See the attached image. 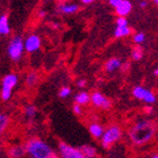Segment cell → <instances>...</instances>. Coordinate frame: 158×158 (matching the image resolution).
Returning <instances> with one entry per match:
<instances>
[{
    "label": "cell",
    "instance_id": "cell-32",
    "mask_svg": "<svg viewBox=\"0 0 158 158\" xmlns=\"http://www.w3.org/2000/svg\"><path fill=\"white\" fill-rule=\"evenodd\" d=\"M154 75H155V76H158V68L154 71Z\"/></svg>",
    "mask_w": 158,
    "mask_h": 158
},
{
    "label": "cell",
    "instance_id": "cell-31",
    "mask_svg": "<svg viewBox=\"0 0 158 158\" xmlns=\"http://www.w3.org/2000/svg\"><path fill=\"white\" fill-rule=\"evenodd\" d=\"M40 16H45V11H41V13H40Z\"/></svg>",
    "mask_w": 158,
    "mask_h": 158
},
{
    "label": "cell",
    "instance_id": "cell-35",
    "mask_svg": "<svg viewBox=\"0 0 158 158\" xmlns=\"http://www.w3.org/2000/svg\"><path fill=\"white\" fill-rule=\"evenodd\" d=\"M94 158H97V157H94Z\"/></svg>",
    "mask_w": 158,
    "mask_h": 158
},
{
    "label": "cell",
    "instance_id": "cell-17",
    "mask_svg": "<svg viewBox=\"0 0 158 158\" xmlns=\"http://www.w3.org/2000/svg\"><path fill=\"white\" fill-rule=\"evenodd\" d=\"M10 118L7 114H3V113H0V137L2 135L5 130L7 129V127L9 125Z\"/></svg>",
    "mask_w": 158,
    "mask_h": 158
},
{
    "label": "cell",
    "instance_id": "cell-23",
    "mask_svg": "<svg viewBox=\"0 0 158 158\" xmlns=\"http://www.w3.org/2000/svg\"><path fill=\"white\" fill-rule=\"evenodd\" d=\"M70 94H71V89H70V87H68V86H64V87H62V88L59 90V96L61 98H67Z\"/></svg>",
    "mask_w": 158,
    "mask_h": 158
},
{
    "label": "cell",
    "instance_id": "cell-7",
    "mask_svg": "<svg viewBox=\"0 0 158 158\" xmlns=\"http://www.w3.org/2000/svg\"><path fill=\"white\" fill-rule=\"evenodd\" d=\"M132 95L135 96L137 99L143 101L147 104H154L156 102V96L152 90L143 88L141 86H137L132 90Z\"/></svg>",
    "mask_w": 158,
    "mask_h": 158
},
{
    "label": "cell",
    "instance_id": "cell-28",
    "mask_svg": "<svg viewBox=\"0 0 158 158\" xmlns=\"http://www.w3.org/2000/svg\"><path fill=\"white\" fill-rule=\"evenodd\" d=\"M77 86H78V87H80V88L85 87V86H86V80H85V79H80V80H78V81H77Z\"/></svg>",
    "mask_w": 158,
    "mask_h": 158
},
{
    "label": "cell",
    "instance_id": "cell-29",
    "mask_svg": "<svg viewBox=\"0 0 158 158\" xmlns=\"http://www.w3.org/2000/svg\"><path fill=\"white\" fill-rule=\"evenodd\" d=\"M82 3H92L94 2V0H80Z\"/></svg>",
    "mask_w": 158,
    "mask_h": 158
},
{
    "label": "cell",
    "instance_id": "cell-18",
    "mask_svg": "<svg viewBox=\"0 0 158 158\" xmlns=\"http://www.w3.org/2000/svg\"><path fill=\"white\" fill-rule=\"evenodd\" d=\"M59 10L63 14H73L78 10V6L75 3H73V5H67L66 3V5H61L59 7Z\"/></svg>",
    "mask_w": 158,
    "mask_h": 158
},
{
    "label": "cell",
    "instance_id": "cell-12",
    "mask_svg": "<svg viewBox=\"0 0 158 158\" xmlns=\"http://www.w3.org/2000/svg\"><path fill=\"white\" fill-rule=\"evenodd\" d=\"M10 33V27L8 23V16L7 15H1L0 16V35H8Z\"/></svg>",
    "mask_w": 158,
    "mask_h": 158
},
{
    "label": "cell",
    "instance_id": "cell-21",
    "mask_svg": "<svg viewBox=\"0 0 158 158\" xmlns=\"http://www.w3.org/2000/svg\"><path fill=\"white\" fill-rule=\"evenodd\" d=\"M142 56H143V52H142V49L140 48V46L138 45L137 48L133 49V51H132V59L140 60L142 58Z\"/></svg>",
    "mask_w": 158,
    "mask_h": 158
},
{
    "label": "cell",
    "instance_id": "cell-2",
    "mask_svg": "<svg viewBox=\"0 0 158 158\" xmlns=\"http://www.w3.org/2000/svg\"><path fill=\"white\" fill-rule=\"evenodd\" d=\"M26 154L31 158H60L56 152L45 141L39 138H32L25 143Z\"/></svg>",
    "mask_w": 158,
    "mask_h": 158
},
{
    "label": "cell",
    "instance_id": "cell-9",
    "mask_svg": "<svg viewBox=\"0 0 158 158\" xmlns=\"http://www.w3.org/2000/svg\"><path fill=\"white\" fill-rule=\"evenodd\" d=\"M40 46H41V39L36 34L30 35L25 41V50L27 52H35V51H37L40 49Z\"/></svg>",
    "mask_w": 158,
    "mask_h": 158
},
{
    "label": "cell",
    "instance_id": "cell-24",
    "mask_svg": "<svg viewBox=\"0 0 158 158\" xmlns=\"http://www.w3.org/2000/svg\"><path fill=\"white\" fill-rule=\"evenodd\" d=\"M133 41H135L137 44L142 43L143 41H145V34L143 33H137L135 36H133Z\"/></svg>",
    "mask_w": 158,
    "mask_h": 158
},
{
    "label": "cell",
    "instance_id": "cell-13",
    "mask_svg": "<svg viewBox=\"0 0 158 158\" xmlns=\"http://www.w3.org/2000/svg\"><path fill=\"white\" fill-rule=\"evenodd\" d=\"M90 102V95L87 92H80L75 96V103L79 104L80 106L87 105Z\"/></svg>",
    "mask_w": 158,
    "mask_h": 158
},
{
    "label": "cell",
    "instance_id": "cell-4",
    "mask_svg": "<svg viewBox=\"0 0 158 158\" xmlns=\"http://www.w3.org/2000/svg\"><path fill=\"white\" fill-rule=\"evenodd\" d=\"M17 84H18V77L15 73H8L3 77L2 84H1V92H0V97L2 101L10 99L13 89L16 87Z\"/></svg>",
    "mask_w": 158,
    "mask_h": 158
},
{
    "label": "cell",
    "instance_id": "cell-22",
    "mask_svg": "<svg viewBox=\"0 0 158 158\" xmlns=\"http://www.w3.org/2000/svg\"><path fill=\"white\" fill-rule=\"evenodd\" d=\"M37 81V75L35 73H28V76L26 78V84L28 86H34Z\"/></svg>",
    "mask_w": 158,
    "mask_h": 158
},
{
    "label": "cell",
    "instance_id": "cell-27",
    "mask_svg": "<svg viewBox=\"0 0 158 158\" xmlns=\"http://www.w3.org/2000/svg\"><path fill=\"white\" fill-rule=\"evenodd\" d=\"M122 1H123V0H110V5L116 8L118 6H120V5H121Z\"/></svg>",
    "mask_w": 158,
    "mask_h": 158
},
{
    "label": "cell",
    "instance_id": "cell-16",
    "mask_svg": "<svg viewBox=\"0 0 158 158\" xmlns=\"http://www.w3.org/2000/svg\"><path fill=\"white\" fill-rule=\"evenodd\" d=\"M80 149H81L82 154H84L87 158H94V157H96V155H97V150H96V148L94 147V146L84 145Z\"/></svg>",
    "mask_w": 158,
    "mask_h": 158
},
{
    "label": "cell",
    "instance_id": "cell-30",
    "mask_svg": "<svg viewBox=\"0 0 158 158\" xmlns=\"http://www.w3.org/2000/svg\"><path fill=\"white\" fill-rule=\"evenodd\" d=\"M140 6H141V8H145V7L147 6V2H146V1H141V2H140Z\"/></svg>",
    "mask_w": 158,
    "mask_h": 158
},
{
    "label": "cell",
    "instance_id": "cell-26",
    "mask_svg": "<svg viewBox=\"0 0 158 158\" xmlns=\"http://www.w3.org/2000/svg\"><path fill=\"white\" fill-rule=\"evenodd\" d=\"M73 113L76 114V115H80L82 113V109H81V106L79 105V104H73Z\"/></svg>",
    "mask_w": 158,
    "mask_h": 158
},
{
    "label": "cell",
    "instance_id": "cell-25",
    "mask_svg": "<svg viewBox=\"0 0 158 158\" xmlns=\"http://www.w3.org/2000/svg\"><path fill=\"white\" fill-rule=\"evenodd\" d=\"M116 25H118V27H127L128 26V20L125 19L124 17H118L116 19Z\"/></svg>",
    "mask_w": 158,
    "mask_h": 158
},
{
    "label": "cell",
    "instance_id": "cell-33",
    "mask_svg": "<svg viewBox=\"0 0 158 158\" xmlns=\"http://www.w3.org/2000/svg\"><path fill=\"white\" fill-rule=\"evenodd\" d=\"M152 158H158V154H154V155L152 156Z\"/></svg>",
    "mask_w": 158,
    "mask_h": 158
},
{
    "label": "cell",
    "instance_id": "cell-5",
    "mask_svg": "<svg viewBox=\"0 0 158 158\" xmlns=\"http://www.w3.org/2000/svg\"><path fill=\"white\" fill-rule=\"evenodd\" d=\"M24 50H25V42L23 41V39L20 36H15L10 41L8 49H7V53L10 59L17 62L23 56Z\"/></svg>",
    "mask_w": 158,
    "mask_h": 158
},
{
    "label": "cell",
    "instance_id": "cell-6",
    "mask_svg": "<svg viewBox=\"0 0 158 158\" xmlns=\"http://www.w3.org/2000/svg\"><path fill=\"white\" fill-rule=\"evenodd\" d=\"M60 158H87L82 154L81 149L70 146L69 143L60 141L58 145Z\"/></svg>",
    "mask_w": 158,
    "mask_h": 158
},
{
    "label": "cell",
    "instance_id": "cell-1",
    "mask_svg": "<svg viewBox=\"0 0 158 158\" xmlns=\"http://www.w3.org/2000/svg\"><path fill=\"white\" fill-rule=\"evenodd\" d=\"M157 133V125L152 120H140L130 127L128 137L132 145L143 146L150 142Z\"/></svg>",
    "mask_w": 158,
    "mask_h": 158
},
{
    "label": "cell",
    "instance_id": "cell-34",
    "mask_svg": "<svg viewBox=\"0 0 158 158\" xmlns=\"http://www.w3.org/2000/svg\"><path fill=\"white\" fill-rule=\"evenodd\" d=\"M155 2H156V3H157V5H158V0H155Z\"/></svg>",
    "mask_w": 158,
    "mask_h": 158
},
{
    "label": "cell",
    "instance_id": "cell-8",
    "mask_svg": "<svg viewBox=\"0 0 158 158\" xmlns=\"http://www.w3.org/2000/svg\"><path fill=\"white\" fill-rule=\"evenodd\" d=\"M90 102L94 106L102 110H110L112 106V102L105 95H103L102 93L99 92L93 93L90 95Z\"/></svg>",
    "mask_w": 158,
    "mask_h": 158
},
{
    "label": "cell",
    "instance_id": "cell-20",
    "mask_svg": "<svg viewBox=\"0 0 158 158\" xmlns=\"http://www.w3.org/2000/svg\"><path fill=\"white\" fill-rule=\"evenodd\" d=\"M24 113H25V115L28 118H33L34 116L36 115L37 110L34 105H27L26 107H25V110H24Z\"/></svg>",
    "mask_w": 158,
    "mask_h": 158
},
{
    "label": "cell",
    "instance_id": "cell-14",
    "mask_svg": "<svg viewBox=\"0 0 158 158\" xmlns=\"http://www.w3.org/2000/svg\"><path fill=\"white\" fill-rule=\"evenodd\" d=\"M26 154L24 146H14L9 149V156L11 158H22Z\"/></svg>",
    "mask_w": 158,
    "mask_h": 158
},
{
    "label": "cell",
    "instance_id": "cell-15",
    "mask_svg": "<svg viewBox=\"0 0 158 158\" xmlns=\"http://www.w3.org/2000/svg\"><path fill=\"white\" fill-rule=\"evenodd\" d=\"M121 61L116 58H112V59H110L105 64V69L106 71H109V73H113V71H115L116 69H118L120 67H121Z\"/></svg>",
    "mask_w": 158,
    "mask_h": 158
},
{
    "label": "cell",
    "instance_id": "cell-19",
    "mask_svg": "<svg viewBox=\"0 0 158 158\" xmlns=\"http://www.w3.org/2000/svg\"><path fill=\"white\" fill-rule=\"evenodd\" d=\"M130 33H131V30H130L128 26L127 27H116L115 32H114V34H115L116 37L128 36V35H130Z\"/></svg>",
    "mask_w": 158,
    "mask_h": 158
},
{
    "label": "cell",
    "instance_id": "cell-10",
    "mask_svg": "<svg viewBox=\"0 0 158 158\" xmlns=\"http://www.w3.org/2000/svg\"><path fill=\"white\" fill-rule=\"evenodd\" d=\"M88 131H89V133H90V135H92V137H94V138L102 139V137H103V135H104L105 130H104V128H103L99 123L93 122V123H90V124H89Z\"/></svg>",
    "mask_w": 158,
    "mask_h": 158
},
{
    "label": "cell",
    "instance_id": "cell-11",
    "mask_svg": "<svg viewBox=\"0 0 158 158\" xmlns=\"http://www.w3.org/2000/svg\"><path fill=\"white\" fill-rule=\"evenodd\" d=\"M131 7H132V5H131L130 1H128V0H123V1L121 2V5L115 8L116 14H118L120 17L127 16V15L131 11Z\"/></svg>",
    "mask_w": 158,
    "mask_h": 158
},
{
    "label": "cell",
    "instance_id": "cell-3",
    "mask_svg": "<svg viewBox=\"0 0 158 158\" xmlns=\"http://www.w3.org/2000/svg\"><path fill=\"white\" fill-rule=\"evenodd\" d=\"M122 138V129L118 125H111L106 129L102 139L101 143L105 149H109L111 146H113L115 142H118Z\"/></svg>",
    "mask_w": 158,
    "mask_h": 158
}]
</instances>
